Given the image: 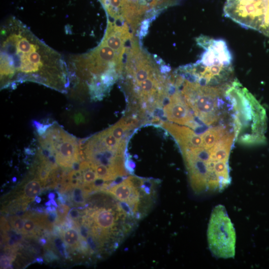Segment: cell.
Here are the masks:
<instances>
[{
  "label": "cell",
  "mask_w": 269,
  "mask_h": 269,
  "mask_svg": "<svg viewBox=\"0 0 269 269\" xmlns=\"http://www.w3.org/2000/svg\"><path fill=\"white\" fill-rule=\"evenodd\" d=\"M223 13L242 27L269 37V0H226Z\"/></svg>",
  "instance_id": "cell-3"
},
{
  "label": "cell",
  "mask_w": 269,
  "mask_h": 269,
  "mask_svg": "<svg viewBox=\"0 0 269 269\" xmlns=\"http://www.w3.org/2000/svg\"><path fill=\"white\" fill-rule=\"evenodd\" d=\"M89 194L85 192L81 185L73 187L69 197L72 204L76 206H82L85 204L86 199Z\"/></svg>",
  "instance_id": "cell-8"
},
{
  "label": "cell",
  "mask_w": 269,
  "mask_h": 269,
  "mask_svg": "<svg viewBox=\"0 0 269 269\" xmlns=\"http://www.w3.org/2000/svg\"><path fill=\"white\" fill-rule=\"evenodd\" d=\"M235 230L224 206L218 205L211 213L207 229V241L212 254L218 258H234Z\"/></svg>",
  "instance_id": "cell-4"
},
{
  "label": "cell",
  "mask_w": 269,
  "mask_h": 269,
  "mask_svg": "<svg viewBox=\"0 0 269 269\" xmlns=\"http://www.w3.org/2000/svg\"><path fill=\"white\" fill-rule=\"evenodd\" d=\"M80 211L76 208H72L69 210L68 217L71 218L74 222H78V220L80 217Z\"/></svg>",
  "instance_id": "cell-14"
},
{
  "label": "cell",
  "mask_w": 269,
  "mask_h": 269,
  "mask_svg": "<svg viewBox=\"0 0 269 269\" xmlns=\"http://www.w3.org/2000/svg\"><path fill=\"white\" fill-rule=\"evenodd\" d=\"M42 185L38 180L33 179L29 181L23 187L21 201L27 203L33 200L41 193Z\"/></svg>",
  "instance_id": "cell-6"
},
{
  "label": "cell",
  "mask_w": 269,
  "mask_h": 269,
  "mask_svg": "<svg viewBox=\"0 0 269 269\" xmlns=\"http://www.w3.org/2000/svg\"><path fill=\"white\" fill-rule=\"evenodd\" d=\"M230 90L235 113V140L246 145L266 142L267 118L264 107L237 79Z\"/></svg>",
  "instance_id": "cell-2"
},
{
  "label": "cell",
  "mask_w": 269,
  "mask_h": 269,
  "mask_svg": "<svg viewBox=\"0 0 269 269\" xmlns=\"http://www.w3.org/2000/svg\"><path fill=\"white\" fill-rule=\"evenodd\" d=\"M50 201H51V204H52L56 208L58 206L57 203L56 202V201L54 200L51 199V200H50Z\"/></svg>",
  "instance_id": "cell-20"
},
{
  "label": "cell",
  "mask_w": 269,
  "mask_h": 269,
  "mask_svg": "<svg viewBox=\"0 0 269 269\" xmlns=\"http://www.w3.org/2000/svg\"><path fill=\"white\" fill-rule=\"evenodd\" d=\"M35 262L41 264L43 263V259L41 257H38L35 259Z\"/></svg>",
  "instance_id": "cell-19"
},
{
  "label": "cell",
  "mask_w": 269,
  "mask_h": 269,
  "mask_svg": "<svg viewBox=\"0 0 269 269\" xmlns=\"http://www.w3.org/2000/svg\"><path fill=\"white\" fill-rule=\"evenodd\" d=\"M12 259L6 255L0 256V269H7L10 266Z\"/></svg>",
  "instance_id": "cell-13"
},
{
  "label": "cell",
  "mask_w": 269,
  "mask_h": 269,
  "mask_svg": "<svg viewBox=\"0 0 269 269\" xmlns=\"http://www.w3.org/2000/svg\"><path fill=\"white\" fill-rule=\"evenodd\" d=\"M23 219L17 215L11 216L9 218L10 225L16 232L22 233L24 224Z\"/></svg>",
  "instance_id": "cell-10"
},
{
  "label": "cell",
  "mask_w": 269,
  "mask_h": 269,
  "mask_svg": "<svg viewBox=\"0 0 269 269\" xmlns=\"http://www.w3.org/2000/svg\"><path fill=\"white\" fill-rule=\"evenodd\" d=\"M35 201L37 203H40L41 201V199L40 197H38V196H36L35 198Z\"/></svg>",
  "instance_id": "cell-21"
},
{
  "label": "cell",
  "mask_w": 269,
  "mask_h": 269,
  "mask_svg": "<svg viewBox=\"0 0 269 269\" xmlns=\"http://www.w3.org/2000/svg\"><path fill=\"white\" fill-rule=\"evenodd\" d=\"M76 227L70 228L64 232L62 237L66 245L73 249L79 248L80 241V235Z\"/></svg>",
  "instance_id": "cell-7"
},
{
  "label": "cell",
  "mask_w": 269,
  "mask_h": 269,
  "mask_svg": "<svg viewBox=\"0 0 269 269\" xmlns=\"http://www.w3.org/2000/svg\"><path fill=\"white\" fill-rule=\"evenodd\" d=\"M53 150L57 164L64 168L72 167L80 158L76 139L64 131Z\"/></svg>",
  "instance_id": "cell-5"
},
{
  "label": "cell",
  "mask_w": 269,
  "mask_h": 269,
  "mask_svg": "<svg viewBox=\"0 0 269 269\" xmlns=\"http://www.w3.org/2000/svg\"><path fill=\"white\" fill-rule=\"evenodd\" d=\"M55 194L53 192H50L48 195V198L50 199H53L55 198Z\"/></svg>",
  "instance_id": "cell-17"
},
{
  "label": "cell",
  "mask_w": 269,
  "mask_h": 269,
  "mask_svg": "<svg viewBox=\"0 0 269 269\" xmlns=\"http://www.w3.org/2000/svg\"><path fill=\"white\" fill-rule=\"evenodd\" d=\"M44 257L45 260L48 262H51L55 260L58 259V256L54 254L53 251L48 249L45 251Z\"/></svg>",
  "instance_id": "cell-15"
},
{
  "label": "cell",
  "mask_w": 269,
  "mask_h": 269,
  "mask_svg": "<svg viewBox=\"0 0 269 269\" xmlns=\"http://www.w3.org/2000/svg\"><path fill=\"white\" fill-rule=\"evenodd\" d=\"M56 211V207H54V206L50 207V206H47L46 208V211L47 212H50L52 211Z\"/></svg>",
  "instance_id": "cell-16"
},
{
  "label": "cell",
  "mask_w": 269,
  "mask_h": 269,
  "mask_svg": "<svg viewBox=\"0 0 269 269\" xmlns=\"http://www.w3.org/2000/svg\"><path fill=\"white\" fill-rule=\"evenodd\" d=\"M53 243L58 252L64 258H67L68 254L66 250V245L59 237H55L53 240Z\"/></svg>",
  "instance_id": "cell-12"
},
{
  "label": "cell",
  "mask_w": 269,
  "mask_h": 269,
  "mask_svg": "<svg viewBox=\"0 0 269 269\" xmlns=\"http://www.w3.org/2000/svg\"><path fill=\"white\" fill-rule=\"evenodd\" d=\"M0 79L2 87L29 81L63 91L68 84L67 70L59 53L11 17L1 27Z\"/></svg>",
  "instance_id": "cell-1"
},
{
  "label": "cell",
  "mask_w": 269,
  "mask_h": 269,
  "mask_svg": "<svg viewBox=\"0 0 269 269\" xmlns=\"http://www.w3.org/2000/svg\"><path fill=\"white\" fill-rule=\"evenodd\" d=\"M91 166L95 171L98 177L106 181H115L117 178H120L117 177L105 165L102 164L92 165L91 164Z\"/></svg>",
  "instance_id": "cell-9"
},
{
  "label": "cell",
  "mask_w": 269,
  "mask_h": 269,
  "mask_svg": "<svg viewBox=\"0 0 269 269\" xmlns=\"http://www.w3.org/2000/svg\"><path fill=\"white\" fill-rule=\"evenodd\" d=\"M51 204L50 200L48 201L47 202H45V205L47 206H50Z\"/></svg>",
  "instance_id": "cell-22"
},
{
  "label": "cell",
  "mask_w": 269,
  "mask_h": 269,
  "mask_svg": "<svg viewBox=\"0 0 269 269\" xmlns=\"http://www.w3.org/2000/svg\"><path fill=\"white\" fill-rule=\"evenodd\" d=\"M13 181H16V178H13Z\"/></svg>",
  "instance_id": "cell-23"
},
{
  "label": "cell",
  "mask_w": 269,
  "mask_h": 269,
  "mask_svg": "<svg viewBox=\"0 0 269 269\" xmlns=\"http://www.w3.org/2000/svg\"><path fill=\"white\" fill-rule=\"evenodd\" d=\"M81 172H82L83 183L91 184L98 178L95 171L91 166L89 168Z\"/></svg>",
  "instance_id": "cell-11"
},
{
  "label": "cell",
  "mask_w": 269,
  "mask_h": 269,
  "mask_svg": "<svg viewBox=\"0 0 269 269\" xmlns=\"http://www.w3.org/2000/svg\"><path fill=\"white\" fill-rule=\"evenodd\" d=\"M39 242L41 245H44L46 243V241L45 239L42 238L39 240Z\"/></svg>",
  "instance_id": "cell-18"
}]
</instances>
